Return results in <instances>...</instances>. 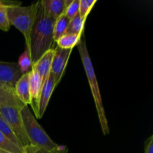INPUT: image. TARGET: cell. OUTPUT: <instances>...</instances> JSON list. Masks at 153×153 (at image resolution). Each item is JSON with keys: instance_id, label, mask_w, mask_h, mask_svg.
<instances>
[{"instance_id": "cell-25", "label": "cell", "mask_w": 153, "mask_h": 153, "mask_svg": "<svg viewBox=\"0 0 153 153\" xmlns=\"http://www.w3.org/2000/svg\"><path fill=\"white\" fill-rule=\"evenodd\" d=\"M0 153H11V152H7V151H4V150H3V149H0Z\"/></svg>"}, {"instance_id": "cell-18", "label": "cell", "mask_w": 153, "mask_h": 153, "mask_svg": "<svg viewBox=\"0 0 153 153\" xmlns=\"http://www.w3.org/2000/svg\"><path fill=\"white\" fill-rule=\"evenodd\" d=\"M0 149L11 153H25L22 148L9 140L1 131H0Z\"/></svg>"}, {"instance_id": "cell-11", "label": "cell", "mask_w": 153, "mask_h": 153, "mask_svg": "<svg viewBox=\"0 0 153 153\" xmlns=\"http://www.w3.org/2000/svg\"><path fill=\"white\" fill-rule=\"evenodd\" d=\"M29 73V72H28ZM28 73L22 74L15 84L14 91L17 98L25 105L31 104L29 91V75Z\"/></svg>"}, {"instance_id": "cell-6", "label": "cell", "mask_w": 153, "mask_h": 153, "mask_svg": "<svg viewBox=\"0 0 153 153\" xmlns=\"http://www.w3.org/2000/svg\"><path fill=\"white\" fill-rule=\"evenodd\" d=\"M54 49H55V53H54L52 67H51V73L53 76L55 85L57 86L62 79V76L65 71L66 66L73 49H64L58 46Z\"/></svg>"}, {"instance_id": "cell-19", "label": "cell", "mask_w": 153, "mask_h": 153, "mask_svg": "<svg viewBox=\"0 0 153 153\" xmlns=\"http://www.w3.org/2000/svg\"><path fill=\"white\" fill-rule=\"evenodd\" d=\"M97 1V0H79V14L84 21H86L88 16Z\"/></svg>"}, {"instance_id": "cell-15", "label": "cell", "mask_w": 153, "mask_h": 153, "mask_svg": "<svg viewBox=\"0 0 153 153\" xmlns=\"http://www.w3.org/2000/svg\"><path fill=\"white\" fill-rule=\"evenodd\" d=\"M85 21H84L80 17L78 13L73 19L69 22L68 27H67V34H73L76 35L82 36L84 32V28H85Z\"/></svg>"}, {"instance_id": "cell-13", "label": "cell", "mask_w": 153, "mask_h": 153, "mask_svg": "<svg viewBox=\"0 0 153 153\" xmlns=\"http://www.w3.org/2000/svg\"><path fill=\"white\" fill-rule=\"evenodd\" d=\"M82 36L73 34H65L56 42L58 47L64 49H73L80 43Z\"/></svg>"}, {"instance_id": "cell-12", "label": "cell", "mask_w": 153, "mask_h": 153, "mask_svg": "<svg viewBox=\"0 0 153 153\" xmlns=\"http://www.w3.org/2000/svg\"><path fill=\"white\" fill-rule=\"evenodd\" d=\"M40 2L45 13L49 17L57 19L65 13L64 0H42Z\"/></svg>"}, {"instance_id": "cell-4", "label": "cell", "mask_w": 153, "mask_h": 153, "mask_svg": "<svg viewBox=\"0 0 153 153\" xmlns=\"http://www.w3.org/2000/svg\"><path fill=\"white\" fill-rule=\"evenodd\" d=\"M6 8L9 23L23 34L26 48L30 51V35L35 16V3L29 6H22L20 3L7 1Z\"/></svg>"}, {"instance_id": "cell-3", "label": "cell", "mask_w": 153, "mask_h": 153, "mask_svg": "<svg viewBox=\"0 0 153 153\" xmlns=\"http://www.w3.org/2000/svg\"><path fill=\"white\" fill-rule=\"evenodd\" d=\"M25 105L17 98L15 91H13L5 102L0 106V114L12 128L24 151L31 146L21 116V109Z\"/></svg>"}, {"instance_id": "cell-21", "label": "cell", "mask_w": 153, "mask_h": 153, "mask_svg": "<svg viewBox=\"0 0 153 153\" xmlns=\"http://www.w3.org/2000/svg\"><path fill=\"white\" fill-rule=\"evenodd\" d=\"M24 152L25 153H68V148L64 146H59L56 149L47 150V149H40V148L31 146V147L25 149Z\"/></svg>"}, {"instance_id": "cell-5", "label": "cell", "mask_w": 153, "mask_h": 153, "mask_svg": "<svg viewBox=\"0 0 153 153\" xmlns=\"http://www.w3.org/2000/svg\"><path fill=\"white\" fill-rule=\"evenodd\" d=\"M21 116L25 132L31 146L47 150H52L59 146V145L50 138L47 133L38 123L28 105H25L21 109Z\"/></svg>"}, {"instance_id": "cell-1", "label": "cell", "mask_w": 153, "mask_h": 153, "mask_svg": "<svg viewBox=\"0 0 153 153\" xmlns=\"http://www.w3.org/2000/svg\"><path fill=\"white\" fill-rule=\"evenodd\" d=\"M56 19L46 14L40 1L35 3V16L30 35V54L32 65L54 43L53 29Z\"/></svg>"}, {"instance_id": "cell-24", "label": "cell", "mask_w": 153, "mask_h": 153, "mask_svg": "<svg viewBox=\"0 0 153 153\" xmlns=\"http://www.w3.org/2000/svg\"><path fill=\"white\" fill-rule=\"evenodd\" d=\"M144 153H153V135H151L145 142Z\"/></svg>"}, {"instance_id": "cell-14", "label": "cell", "mask_w": 153, "mask_h": 153, "mask_svg": "<svg viewBox=\"0 0 153 153\" xmlns=\"http://www.w3.org/2000/svg\"><path fill=\"white\" fill-rule=\"evenodd\" d=\"M69 22H70V20L66 17L64 14L56 19L53 29L54 41L57 42L62 36L67 34Z\"/></svg>"}, {"instance_id": "cell-2", "label": "cell", "mask_w": 153, "mask_h": 153, "mask_svg": "<svg viewBox=\"0 0 153 153\" xmlns=\"http://www.w3.org/2000/svg\"><path fill=\"white\" fill-rule=\"evenodd\" d=\"M78 50L79 52V55H80L81 59H82V64H83L84 68H85V73H86L87 78H88V82H89L90 87H91L94 100L95 102L96 108H97V114H98V117L100 120L102 133L104 135H108L110 130H109L105 112L104 107L102 105V100L101 93H100V88H99L98 82H97L94 66H93L92 61H91V57H90L89 52H88L84 34L82 35L80 43L78 45Z\"/></svg>"}, {"instance_id": "cell-9", "label": "cell", "mask_w": 153, "mask_h": 153, "mask_svg": "<svg viewBox=\"0 0 153 153\" xmlns=\"http://www.w3.org/2000/svg\"><path fill=\"white\" fill-rule=\"evenodd\" d=\"M28 75H29L30 96L31 99V105L34 110V114L37 116V106H38L42 87H43V82L36 70L32 67L28 73Z\"/></svg>"}, {"instance_id": "cell-22", "label": "cell", "mask_w": 153, "mask_h": 153, "mask_svg": "<svg viewBox=\"0 0 153 153\" xmlns=\"http://www.w3.org/2000/svg\"><path fill=\"white\" fill-rule=\"evenodd\" d=\"M79 0H73L70 5L66 9L64 15L70 21L79 13Z\"/></svg>"}, {"instance_id": "cell-20", "label": "cell", "mask_w": 153, "mask_h": 153, "mask_svg": "<svg viewBox=\"0 0 153 153\" xmlns=\"http://www.w3.org/2000/svg\"><path fill=\"white\" fill-rule=\"evenodd\" d=\"M7 1H0V30L4 31H8L10 27L7 19Z\"/></svg>"}, {"instance_id": "cell-7", "label": "cell", "mask_w": 153, "mask_h": 153, "mask_svg": "<svg viewBox=\"0 0 153 153\" xmlns=\"http://www.w3.org/2000/svg\"><path fill=\"white\" fill-rule=\"evenodd\" d=\"M22 75L17 63L0 61V83L14 88Z\"/></svg>"}, {"instance_id": "cell-23", "label": "cell", "mask_w": 153, "mask_h": 153, "mask_svg": "<svg viewBox=\"0 0 153 153\" xmlns=\"http://www.w3.org/2000/svg\"><path fill=\"white\" fill-rule=\"evenodd\" d=\"M13 91H14V88L0 83V106L5 102Z\"/></svg>"}, {"instance_id": "cell-8", "label": "cell", "mask_w": 153, "mask_h": 153, "mask_svg": "<svg viewBox=\"0 0 153 153\" xmlns=\"http://www.w3.org/2000/svg\"><path fill=\"white\" fill-rule=\"evenodd\" d=\"M55 87H56V85H55V80H54V77L52 73H50L49 77L42 87L38 106H37V116H36V117L38 119H40L44 114L48 104H49V100L51 98V96H52Z\"/></svg>"}, {"instance_id": "cell-10", "label": "cell", "mask_w": 153, "mask_h": 153, "mask_svg": "<svg viewBox=\"0 0 153 153\" xmlns=\"http://www.w3.org/2000/svg\"><path fill=\"white\" fill-rule=\"evenodd\" d=\"M54 53H55L54 49L47 51L31 67L36 70L37 74L39 75L42 82H43V85L45 83L51 73V67H52Z\"/></svg>"}, {"instance_id": "cell-16", "label": "cell", "mask_w": 153, "mask_h": 153, "mask_svg": "<svg viewBox=\"0 0 153 153\" xmlns=\"http://www.w3.org/2000/svg\"><path fill=\"white\" fill-rule=\"evenodd\" d=\"M0 131H1V132L3 133V134H4L9 140H10L12 143H13L14 144L17 145L19 147L22 148V146H21L19 140H18L16 136L15 135V134L13 133L12 128H10V126H9V124L7 123V121L3 118V117L1 116V114H0Z\"/></svg>"}, {"instance_id": "cell-17", "label": "cell", "mask_w": 153, "mask_h": 153, "mask_svg": "<svg viewBox=\"0 0 153 153\" xmlns=\"http://www.w3.org/2000/svg\"><path fill=\"white\" fill-rule=\"evenodd\" d=\"M17 64L19 65V70H20L22 74L28 73L31 70L32 63H31V54H30V51L28 48H26L25 50L21 54Z\"/></svg>"}]
</instances>
